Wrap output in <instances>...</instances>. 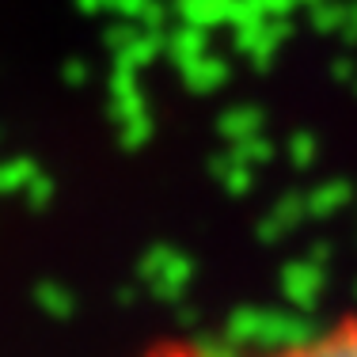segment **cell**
Wrapping results in <instances>:
<instances>
[{
	"mask_svg": "<svg viewBox=\"0 0 357 357\" xmlns=\"http://www.w3.org/2000/svg\"><path fill=\"white\" fill-rule=\"evenodd\" d=\"M141 357H357V316H338L316 331L259 346H209L194 338H167Z\"/></svg>",
	"mask_w": 357,
	"mask_h": 357,
	"instance_id": "1",
	"label": "cell"
}]
</instances>
